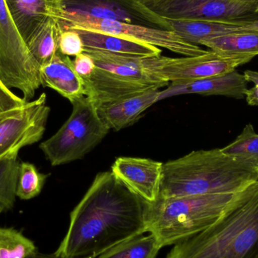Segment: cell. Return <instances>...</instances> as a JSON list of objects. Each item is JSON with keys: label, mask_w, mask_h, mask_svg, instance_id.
<instances>
[{"label": "cell", "mask_w": 258, "mask_h": 258, "mask_svg": "<svg viewBox=\"0 0 258 258\" xmlns=\"http://www.w3.org/2000/svg\"><path fill=\"white\" fill-rule=\"evenodd\" d=\"M147 206L111 171L98 173L71 212L68 232L54 253L65 258H97L146 233Z\"/></svg>", "instance_id": "1"}, {"label": "cell", "mask_w": 258, "mask_h": 258, "mask_svg": "<svg viewBox=\"0 0 258 258\" xmlns=\"http://www.w3.org/2000/svg\"><path fill=\"white\" fill-rule=\"evenodd\" d=\"M258 181V171L221 149L192 151L163 163L159 199L240 192Z\"/></svg>", "instance_id": "2"}, {"label": "cell", "mask_w": 258, "mask_h": 258, "mask_svg": "<svg viewBox=\"0 0 258 258\" xmlns=\"http://www.w3.org/2000/svg\"><path fill=\"white\" fill-rule=\"evenodd\" d=\"M172 246L165 258H258V181L213 225Z\"/></svg>", "instance_id": "3"}, {"label": "cell", "mask_w": 258, "mask_h": 258, "mask_svg": "<svg viewBox=\"0 0 258 258\" xmlns=\"http://www.w3.org/2000/svg\"><path fill=\"white\" fill-rule=\"evenodd\" d=\"M247 189L234 194L158 199L147 206L146 233L154 235L162 248L174 245L213 225Z\"/></svg>", "instance_id": "4"}, {"label": "cell", "mask_w": 258, "mask_h": 258, "mask_svg": "<svg viewBox=\"0 0 258 258\" xmlns=\"http://www.w3.org/2000/svg\"><path fill=\"white\" fill-rule=\"evenodd\" d=\"M71 104L73 111L68 120L40 144L41 150L53 166L81 159L110 132L90 98L81 97Z\"/></svg>", "instance_id": "5"}, {"label": "cell", "mask_w": 258, "mask_h": 258, "mask_svg": "<svg viewBox=\"0 0 258 258\" xmlns=\"http://www.w3.org/2000/svg\"><path fill=\"white\" fill-rule=\"evenodd\" d=\"M0 80L19 89L27 101L41 86L39 67L32 57L8 9L0 0Z\"/></svg>", "instance_id": "6"}, {"label": "cell", "mask_w": 258, "mask_h": 258, "mask_svg": "<svg viewBox=\"0 0 258 258\" xmlns=\"http://www.w3.org/2000/svg\"><path fill=\"white\" fill-rule=\"evenodd\" d=\"M63 30H84L107 33L147 44L183 56H197L207 52L200 45L183 40L171 30L141 24L101 19L83 14L63 12L60 19Z\"/></svg>", "instance_id": "7"}, {"label": "cell", "mask_w": 258, "mask_h": 258, "mask_svg": "<svg viewBox=\"0 0 258 258\" xmlns=\"http://www.w3.org/2000/svg\"><path fill=\"white\" fill-rule=\"evenodd\" d=\"M254 56L219 54L208 51L197 56L170 57L159 55L141 58L146 72L167 83H183L218 77L251 61Z\"/></svg>", "instance_id": "8"}, {"label": "cell", "mask_w": 258, "mask_h": 258, "mask_svg": "<svg viewBox=\"0 0 258 258\" xmlns=\"http://www.w3.org/2000/svg\"><path fill=\"white\" fill-rule=\"evenodd\" d=\"M49 113L45 93L20 108L0 113V159L38 142Z\"/></svg>", "instance_id": "9"}, {"label": "cell", "mask_w": 258, "mask_h": 258, "mask_svg": "<svg viewBox=\"0 0 258 258\" xmlns=\"http://www.w3.org/2000/svg\"><path fill=\"white\" fill-rule=\"evenodd\" d=\"M166 19L235 21L253 19L258 14L251 6L230 0H141Z\"/></svg>", "instance_id": "10"}, {"label": "cell", "mask_w": 258, "mask_h": 258, "mask_svg": "<svg viewBox=\"0 0 258 258\" xmlns=\"http://www.w3.org/2000/svg\"><path fill=\"white\" fill-rule=\"evenodd\" d=\"M60 1L65 12L170 30L166 18H162L150 10L141 0Z\"/></svg>", "instance_id": "11"}, {"label": "cell", "mask_w": 258, "mask_h": 258, "mask_svg": "<svg viewBox=\"0 0 258 258\" xmlns=\"http://www.w3.org/2000/svg\"><path fill=\"white\" fill-rule=\"evenodd\" d=\"M111 172L132 192L148 203L159 199L163 163L144 158L122 156L116 159Z\"/></svg>", "instance_id": "12"}, {"label": "cell", "mask_w": 258, "mask_h": 258, "mask_svg": "<svg viewBox=\"0 0 258 258\" xmlns=\"http://www.w3.org/2000/svg\"><path fill=\"white\" fill-rule=\"evenodd\" d=\"M248 82L244 74L236 70L218 77L201 79L183 83H171L165 90L160 91L159 101L177 95H196L204 96H225L234 99L245 98Z\"/></svg>", "instance_id": "13"}, {"label": "cell", "mask_w": 258, "mask_h": 258, "mask_svg": "<svg viewBox=\"0 0 258 258\" xmlns=\"http://www.w3.org/2000/svg\"><path fill=\"white\" fill-rule=\"evenodd\" d=\"M83 80L86 88V96L90 98L96 107L120 101L150 89H159L116 77L98 68L89 78Z\"/></svg>", "instance_id": "14"}, {"label": "cell", "mask_w": 258, "mask_h": 258, "mask_svg": "<svg viewBox=\"0 0 258 258\" xmlns=\"http://www.w3.org/2000/svg\"><path fill=\"white\" fill-rule=\"evenodd\" d=\"M39 74L41 86L54 89L71 103L86 96L84 81L76 72L74 62L59 51L41 67Z\"/></svg>", "instance_id": "15"}, {"label": "cell", "mask_w": 258, "mask_h": 258, "mask_svg": "<svg viewBox=\"0 0 258 258\" xmlns=\"http://www.w3.org/2000/svg\"><path fill=\"white\" fill-rule=\"evenodd\" d=\"M14 22L26 42L48 18L60 21L64 9L60 0H6Z\"/></svg>", "instance_id": "16"}, {"label": "cell", "mask_w": 258, "mask_h": 258, "mask_svg": "<svg viewBox=\"0 0 258 258\" xmlns=\"http://www.w3.org/2000/svg\"><path fill=\"white\" fill-rule=\"evenodd\" d=\"M159 89H150L96 108L110 130L119 131L135 123L146 110L159 101Z\"/></svg>", "instance_id": "17"}, {"label": "cell", "mask_w": 258, "mask_h": 258, "mask_svg": "<svg viewBox=\"0 0 258 258\" xmlns=\"http://www.w3.org/2000/svg\"><path fill=\"white\" fill-rule=\"evenodd\" d=\"M84 52L93 58L96 68L116 77L154 86L158 89L168 85V83L158 80L146 72L141 65V58L139 57L95 50H86Z\"/></svg>", "instance_id": "18"}, {"label": "cell", "mask_w": 258, "mask_h": 258, "mask_svg": "<svg viewBox=\"0 0 258 258\" xmlns=\"http://www.w3.org/2000/svg\"><path fill=\"white\" fill-rule=\"evenodd\" d=\"M69 30V29H68ZM83 39L84 51H107L113 54H122L131 57L146 58L156 57L162 54V49L153 45L135 42L107 33H98L89 30H75Z\"/></svg>", "instance_id": "19"}, {"label": "cell", "mask_w": 258, "mask_h": 258, "mask_svg": "<svg viewBox=\"0 0 258 258\" xmlns=\"http://www.w3.org/2000/svg\"><path fill=\"white\" fill-rule=\"evenodd\" d=\"M170 30L174 31L183 40L200 45L202 42L235 32L248 30L244 21H214L200 20L167 19Z\"/></svg>", "instance_id": "20"}, {"label": "cell", "mask_w": 258, "mask_h": 258, "mask_svg": "<svg viewBox=\"0 0 258 258\" xmlns=\"http://www.w3.org/2000/svg\"><path fill=\"white\" fill-rule=\"evenodd\" d=\"M63 29L57 18H49L33 33L26 45L40 69L50 61L58 51L59 40Z\"/></svg>", "instance_id": "21"}, {"label": "cell", "mask_w": 258, "mask_h": 258, "mask_svg": "<svg viewBox=\"0 0 258 258\" xmlns=\"http://www.w3.org/2000/svg\"><path fill=\"white\" fill-rule=\"evenodd\" d=\"M211 51L228 55H258V31L244 30L212 38L201 42Z\"/></svg>", "instance_id": "22"}, {"label": "cell", "mask_w": 258, "mask_h": 258, "mask_svg": "<svg viewBox=\"0 0 258 258\" xmlns=\"http://www.w3.org/2000/svg\"><path fill=\"white\" fill-rule=\"evenodd\" d=\"M145 234L119 243L97 258H156L162 245L154 235Z\"/></svg>", "instance_id": "23"}, {"label": "cell", "mask_w": 258, "mask_h": 258, "mask_svg": "<svg viewBox=\"0 0 258 258\" xmlns=\"http://www.w3.org/2000/svg\"><path fill=\"white\" fill-rule=\"evenodd\" d=\"M223 153L258 171V134L252 124H248L237 138L221 148Z\"/></svg>", "instance_id": "24"}, {"label": "cell", "mask_w": 258, "mask_h": 258, "mask_svg": "<svg viewBox=\"0 0 258 258\" xmlns=\"http://www.w3.org/2000/svg\"><path fill=\"white\" fill-rule=\"evenodd\" d=\"M19 168L18 153L0 159V212L10 210L15 205Z\"/></svg>", "instance_id": "25"}, {"label": "cell", "mask_w": 258, "mask_h": 258, "mask_svg": "<svg viewBox=\"0 0 258 258\" xmlns=\"http://www.w3.org/2000/svg\"><path fill=\"white\" fill-rule=\"evenodd\" d=\"M36 252L33 241L21 232L0 227V258H30Z\"/></svg>", "instance_id": "26"}, {"label": "cell", "mask_w": 258, "mask_h": 258, "mask_svg": "<svg viewBox=\"0 0 258 258\" xmlns=\"http://www.w3.org/2000/svg\"><path fill=\"white\" fill-rule=\"evenodd\" d=\"M48 176L39 172L36 166L30 162L20 164L17 197L21 200H29L39 195Z\"/></svg>", "instance_id": "27"}, {"label": "cell", "mask_w": 258, "mask_h": 258, "mask_svg": "<svg viewBox=\"0 0 258 258\" xmlns=\"http://www.w3.org/2000/svg\"><path fill=\"white\" fill-rule=\"evenodd\" d=\"M58 51L68 57H76L84 52L83 39L77 30H63L59 40Z\"/></svg>", "instance_id": "28"}, {"label": "cell", "mask_w": 258, "mask_h": 258, "mask_svg": "<svg viewBox=\"0 0 258 258\" xmlns=\"http://www.w3.org/2000/svg\"><path fill=\"white\" fill-rule=\"evenodd\" d=\"M27 103L24 98L15 95L0 80V113L20 108Z\"/></svg>", "instance_id": "29"}, {"label": "cell", "mask_w": 258, "mask_h": 258, "mask_svg": "<svg viewBox=\"0 0 258 258\" xmlns=\"http://www.w3.org/2000/svg\"><path fill=\"white\" fill-rule=\"evenodd\" d=\"M73 62L76 72L83 79L89 78L96 69L93 58L86 52L76 56Z\"/></svg>", "instance_id": "30"}, {"label": "cell", "mask_w": 258, "mask_h": 258, "mask_svg": "<svg viewBox=\"0 0 258 258\" xmlns=\"http://www.w3.org/2000/svg\"><path fill=\"white\" fill-rule=\"evenodd\" d=\"M245 100L248 105L253 107L258 106V84L254 85L251 89H248L245 92Z\"/></svg>", "instance_id": "31"}, {"label": "cell", "mask_w": 258, "mask_h": 258, "mask_svg": "<svg viewBox=\"0 0 258 258\" xmlns=\"http://www.w3.org/2000/svg\"><path fill=\"white\" fill-rule=\"evenodd\" d=\"M243 74L248 83L258 84V71H245Z\"/></svg>", "instance_id": "32"}, {"label": "cell", "mask_w": 258, "mask_h": 258, "mask_svg": "<svg viewBox=\"0 0 258 258\" xmlns=\"http://www.w3.org/2000/svg\"><path fill=\"white\" fill-rule=\"evenodd\" d=\"M244 24L248 30L258 31V17L253 19L245 20Z\"/></svg>", "instance_id": "33"}, {"label": "cell", "mask_w": 258, "mask_h": 258, "mask_svg": "<svg viewBox=\"0 0 258 258\" xmlns=\"http://www.w3.org/2000/svg\"><path fill=\"white\" fill-rule=\"evenodd\" d=\"M230 1L251 6L255 10L256 13L258 14V0H230Z\"/></svg>", "instance_id": "34"}, {"label": "cell", "mask_w": 258, "mask_h": 258, "mask_svg": "<svg viewBox=\"0 0 258 258\" xmlns=\"http://www.w3.org/2000/svg\"><path fill=\"white\" fill-rule=\"evenodd\" d=\"M30 258H65L60 257V256L57 255L55 253H50V254H48V253H40V252H36L34 255L32 256ZM87 258V257H86Z\"/></svg>", "instance_id": "35"}]
</instances>
